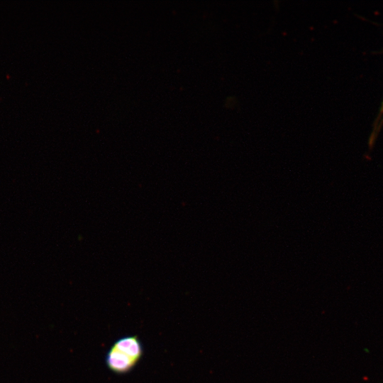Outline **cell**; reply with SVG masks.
Returning <instances> with one entry per match:
<instances>
[{"instance_id": "1", "label": "cell", "mask_w": 383, "mask_h": 383, "mask_svg": "<svg viewBox=\"0 0 383 383\" xmlns=\"http://www.w3.org/2000/svg\"><path fill=\"white\" fill-rule=\"evenodd\" d=\"M143 346L137 335H126L116 340L108 350L105 363L108 369L115 374L130 372L140 360Z\"/></svg>"}]
</instances>
